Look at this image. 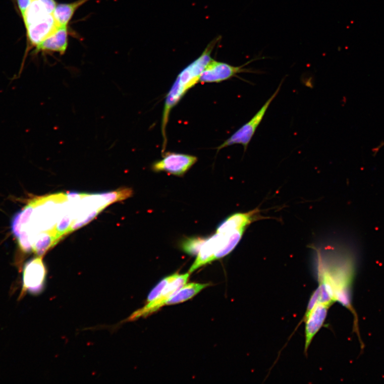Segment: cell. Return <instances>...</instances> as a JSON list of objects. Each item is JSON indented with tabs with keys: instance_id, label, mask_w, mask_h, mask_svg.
Listing matches in <instances>:
<instances>
[{
	"instance_id": "cell-16",
	"label": "cell",
	"mask_w": 384,
	"mask_h": 384,
	"mask_svg": "<svg viewBox=\"0 0 384 384\" xmlns=\"http://www.w3.org/2000/svg\"><path fill=\"white\" fill-rule=\"evenodd\" d=\"M133 192L132 189L120 188L115 191L97 194L104 199L107 205L117 201H120L128 199L132 196Z\"/></svg>"
},
{
	"instance_id": "cell-8",
	"label": "cell",
	"mask_w": 384,
	"mask_h": 384,
	"mask_svg": "<svg viewBox=\"0 0 384 384\" xmlns=\"http://www.w3.org/2000/svg\"><path fill=\"white\" fill-rule=\"evenodd\" d=\"M330 306L324 304H318L310 312L306 313L305 351L308 349L314 337L323 326Z\"/></svg>"
},
{
	"instance_id": "cell-1",
	"label": "cell",
	"mask_w": 384,
	"mask_h": 384,
	"mask_svg": "<svg viewBox=\"0 0 384 384\" xmlns=\"http://www.w3.org/2000/svg\"><path fill=\"white\" fill-rule=\"evenodd\" d=\"M315 254L318 283L330 286L336 302L351 310L350 288L354 267L351 258L330 246L315 248Z\"/></svg>"
},
{
	"instance_id": "cell-21",
	"label": "cell",
	"mask_w": 384,
	"mask_h": 384,
	"mask_svg": "<svg viewBox=\"0 0 384 384\" xmlns=\"http://www.w3.org/2000/svg\"><path fill=\"white\" fill-rule=\"evenodd\" d=\"M40 2L43 5L46 11L49 14L53 15L56 7L58 5L57 3L54 0H40Z\"/></svg>"
},
{
	"instance_id": "cell-12",
	"label": "cell",
	"mask_w": 384,
	"mask_h": 384,
	"mask_svg": "<svg viewBox=\"0 0 384 384\" xmlns=\"http://www.w3.org/2000/svg\"><path fill=\"white\" fill-rule=\"evenodd\" d=\"M68 44V26H59L52 33L36 46L34 52H57L63 55L66 52Z\"/></svg>"
},
{
	"instance_id": "cell-2",
	"label": "cell",
	"mask_w": 384,
	"mask_h": 384,
	"mask_svg": "<svg viewBox=\"0 0 384 384\" xmlns=\"http://www.w3.org/2000/svg\"><path fill=\"white\" fill-rule=\"evenodd\" d=\"M220 37L214 39L199 56L185 68L178 76L170 91L166 96L162 119L163 144L162 152H164L167 144V126L172 109L183 98L186 93L199 82L201 75L212 59L211 53L220 40Z\"/></svg>"
},
{
	"instance_id": "cell-6",
	"label": "cell",
	"mask_w": 384,
	"mask_h": 384,
	"mask_svg": "<svg viewBox=\"0 0 384 384\" xmlns=\"http://www.w3.org/2000/svg\"><path fill=\"white\" fill-rule=\"evenodd\" d=\"M264 59H266V58H256L240 67H234L229 64L218 62L212 59L202 73L199 82L202 83H219L234 77L238 74L241 73L249 72L257 73V72L256 71L245 69L244 68L247 64L252 62Z\"/></svg>"
},
{
	"instance_id": "cell-18",
	"label": "cell",
	"mask_w": 384,
	"mask_h": 384,
	"mask_svg": "<svg viewBox=\"0 0 384 384\" xmlns=\"http://www.w3.org/2000/svg\"><path fill=\"white\" fill-rule=\"evenodd\" d=\"M106 207L105 205H102L101 207L98 208L96 210L93 211L90 214H89L86 219H84L78 223L76 222V220H74L72 221L69 229L67 231V235L72 233V232L80 229L84 226H85V225H87L92 220L94 219L97 216L99 213H100L102 210H104V209H105Z\"/></svg>"
},
{
	"instance_id": "cell-5",
	"label": "cell",
	"mask_w": 384,
	"mask_h": 384,
	"mask_svg": "<svg viewBox=\"0 0 384 384\" xmlns=\"http://www.w3.org/2000/svg\"><path fill=\"white\" fill-rule=\"evenodd\" d=\"M190 273L184 275L177 273L172 275V278L167 285L163 290L161 294L153 302L146 304L142 308L139 309L133 314L131 315L127 319L128 321H133L139 318L145 317L155 312L164 305L167 302L176 292L183 287L188 282Z\"/></svg>"
},
{
	"instance_id": "cell-22",
	"label": "cell",
	"mask_w": 384,
	"mask_h": 384,
	"mask_svg": "<svg viewBox=\"0 0 384 384\" xmlns=\"http://www.w3.org/2000/svg\"><path fill=\"white\" fill-rule=\"evenodd\" d=\"M33 0H17L18 6L22 15H24L28 8L29 7Z\"/></svg>"
},
{
	"instance_id": "cell-3",
	"label": "cell",
	"mask_w": 384,
	"mask_h": 384,
	"mask_svg": "<svg viewBox=\"0 0 384 384\" xmlns=\"http://www.w3.org/2000/svg\"><path fill=\"white\" fill-rule=\"evenodd\" d=\"M284 79H283L282 82H280L273 94L265 102L264 105L261 107L257 113L247 123L242 126L236 133H234L229 138L221 144L217 148L218 151L224 148L236 144L242 145L244 147L245 151H246L253 136H254L256 132L257 128L264 118L271 102L273 101L278 95L280 89L282 87Z\"/></svg>"
},
{
	"instance_id": "cell-4",
	"label": "cell",
	"mask_w": 384,
	"mask_h": 384,
	"mask_svg": "<svg viewBox=\"0 0 384 384\" xmlns=\"http://www.w3.org/2000/svg\"><path fill=\"white\" fill-rule=\"evenodd\" d=\"M47 270L42 257H37L27 261L23 270L22 288L19 299L26 294L38 295L42 292Z\"/></svg>"
},
{
	"instance_id": "cell-7",
	"label": "cell",
	"mask_w": 384,
	"mask_h": 384,
	"mask_svg": "<svg viewBox=\"0 0 384 384\" xmlns=\"http://www.w3.org/2000/svg\"><path fill=\"white\" fill-rule=\"evenodd\" d=\"M197 161V157L191 155L164 153L162 159L154 163L152 168L155 172H164L181 176L188 171Z\"/></svg>"
},
{
	"instance_id": "cell-9",
	"label": "cell",
	"mask_w": 384,
	"mask_h": 384,
	"mask_svg": "<svg viewBox=\"0 0 384 384\" xmlns=\"http://www.w3.org/2000/svg\"><path fill=\"white\" fill-rule=\"evenodd\" d=\"M59 27L53 15H48L26 27L27 38L36 47Z\"/></svg>"
},
{
	"instance_id": "cell-11",
	"label": "cell",
	"mask_w": 384,
	"mask_h": 384,
	"mask_svg": "<svg viewBox=\"0 0 384 384\" xmlns=\"http://www.w3.org/2000/svg\"><path fill=\"white\" fill-rule=\"evenodd\" d=\"M226 234L217 233L208 239L206 240L202 245L194 263L189 270V273H192L200 267L213 261V257L221 248L226 240Z\"/></svg>"
},
{
	"instance_id": "cell-13",
	"label": "cell",
	"mask_w": 384,
	"mask_h": 384,
	"mask_svg": "<svg viewBox=\"0 0 384 384\" xmlns=\"http://www.w3.org/2000/svg\"><path fill=\"white\" fill-rule=\"evenodd\" d=\"M89 0H78L71 4H59L56 6L53 16L59 26H68L77 9Z\"/></svg>"
},
{
	"instance_id": "cell-20",
	"label": "cell",
	"mask_w": 384,
	"mask_h": 384,
	"mask_svg": "<svg viewBox=\"0 0 384 384\" xmlns=\"http://www.w3.org/2000/svg\"><path fill=\"white\" fill-rule=\"evenodd\" d=\"M71 218L68 216L64 217L60 223L56 224L53 228L56 234V237L59 241L67 236V232L71 224Z\"/></svg>"
},
{
	"instance_id": "cell-14",
	"label": "cell",
	"mask_w": 384,
	"mask_h": 384,
	"mask_svg": "<svg viewBox=\"0 0 384 384\" xmlns=\"http://www.w3.org/2000/svg\"><path fill=\"white\" fill-rule=\"evenodd\" d=\"M209 286V284H186L169 299L166 305H175L188 301Z\"/></svg>"
},
{
	"instance_id": "cell-10",
	"label": "cell",
	"mask_w": 384,
	"mask_h": 384,
	"mask_svg": "<svg viewBox=\"0 0 384 384\" xmlns=\"http://www.w3.org/2000/svg\"><path fill=\"white\" fill-rule=\"evenodd\" d=\"M264 218L258 209L246 213L234 214L220 225L217 230V233L226 234L237 231L245 230L252 222Z\"/></svg>"
},
{
	"instance_id": "cell-17",
	"label": "cell",
	"mask_w": 384,
	"mask_h": 384,
	"mask_svg": "<svg viewBox=\"0 0 384 384\" xmlns=\"http://www.w3.org/2000/svg\"><path fill=\"white\" fill-rule=\"evenodd\" d=\"M206 240L207 239L201 238L187 239L182 243V249L187 254L191 256L198 255Z\"/></svg>"
},
{
	"instance_id": "cell-15",
	"label": "cell",
	"mask_w": 384,
	"mask_h": 384,
	"mask_svg": "<svg viewBox=\"0 0 384 384\" xmlns=\"http://www.w3.org/2000/svg\"><path fill=\"white\" fill-rule=\"evenodd\" d=\"M245 231L240 230L226 234V240L221 248L215 254L213 260H216L229 255L237 246Z\"/></svg>"
},
{
	"instance_id": "cell-19",
	"label": "cell",
	"mask_w": 384,
	"mask_h": 384,
	"mask_svg": "<svg viewBox=\"0 0 384 384\" xmlns=\"http://www.w3.org/2000/svg\"><path fill=\"white\" fill-rule=\"evenodd\" d=\"M172 278V276L166 277L159 283L149 293L146 302V304L153 302L160 295L163 290L167 285Z\"/></svg>"
}]
</instances>
